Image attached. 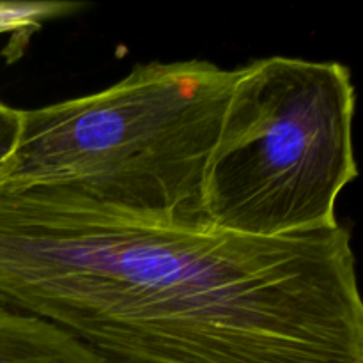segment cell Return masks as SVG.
<instances>
[{
  "mask_svg": "<svg viewBox=\"0 0 363 363\" xmlns=\"http://www.w3.org/2000/svg\"><path fill=\"white\" fill-rule=\"evenodd\" d=\"M0 305L108 363H363L342 225L264 240L0 184Z\"/></svg>",
  "mask_w": 363,
  "mask_h": 363,
  "instance_id": "cell-1",
  "label": "cell"
},
{
  "mask_svg": "<svg viewBox=\"0 0 363 363\" xmlns=\"http://www.w3.org/2000/svg\"><path fill=\"white\" fill-rule=\"evenodd\" d=\"M238 69L208 60L138 64L94 94L23 110L0 184H55L99 204L209 223L206 167Z\"/></svg>",
  "mask_w": 363,
  "mask_h": 363,
  "instance_id": "cell-2",
  "label": "cell"
},
{
  "mask_svg": "<svg viewBox=\"0 0 363 363\" xmlns=\"http://www.w3.org/2000/svg\"><path fill=\"white\" fill-rule=\"evenodd\" d=\"M351 71L266 57L238 67L202 184L211 225L252 238L339 227L337 201L358 176Z\"/></svg>",
  "mask_w": 363,
  "mask_h": 363,
  "instance_id": "cell-3",
  "label": "cell"
},
{
  "mask_svg": "<svg viewBox=\"0 0 363 363\" xmlns=\"http://www.w3.org/2000/svg\"><path fill=\"white\" fill-rule=\"evenodd\" d=\"M0 363L108 362L55 323L0 305Z\"/></svg>",
  "mask_w": 363,
  "mask_h": 363,
  "instance_id": "cell-4",
  "label": "cell"
},
{
  "mask_svg": "<svg viewBox=\"0 0 363 363\" xmlns=\"http://www.w3.org/2000/svg\"><path fill=\"white\" fill-rule=\"evenodd\" d=\"M71 11L67 2H0V34L38 30L43 21Z\"/></svg>",
  "mask_w": 363,
  "mask_h": 363,
  "instance_id": "cell-5",
  "label": "cell"
},
{
  "mask_svg": "<svg viewBox=\"0 0 363 363\" xmlns=\"http://www.w3.org/2000/svg\"><path fill=\"white\" fill-rule=\"evenodd\" d=\"M23 126V110L13 108L0 101V167L16 149Z\"/></svg>",
  "mask_w": 363,
  "mask_h": 363,
  "instance_id": "cell-6",
  "label": "cell"
}]
</instances>
